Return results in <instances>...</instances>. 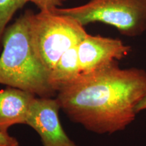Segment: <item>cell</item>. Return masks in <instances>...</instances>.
Returning <instances> with one entry per match:
<instances>
[{"mask_svg":"<svg viewBox=\"0 0 146 146\" xmlns=\"http://www.w3.org/2000/svg\"><path fill=\"white\" fill-rule=\"evenodd\" d=\"M60 108L75 123L98 134L123 131L135 119L146 95V71L120 68L118 62L81 74L57 93Z\"/></svg>","mask_w":146,"mask_h":146,"instance_id":"6da1fadb","label":"cell"},{"mask_svg":"<svg viewBox=\"0 0 146 146\" xmlns=\"http://www.w3.org/2000/svg\"><path fill=\"white\" fill-rule=\"evenodd\" d=\"M29 10L5 29L0 56V84L53 98L57 93L50 83V72L36 56L31 41Z\"/></svg>","mask_w":146,"mask_h":146,"instance_id":"7a4b0ae2","label":"cell"},{"mask_svg":"<svg viewBox=\"0 0 146 146\" xmlns=\"http://www.w3.org/2000/svg\"><path fill=\"white\" fill-rule=\"evenodd\" d=\"M29 13L33 47L50 74L62 56L79 44L88 33L75 20L54 10H41L35 14L29 10Z\"/></svg>","mask_w":146,"mask_h":146,"instance_id":"3957f363","label":"cell"},{"mask_svg":"<svg viewBox=\"0 0 146 146\" xmlns=\"http://www.w3.org/2000/svg\"><path fill=\"white\" fill-rule=\"evenodd\" d=\"M53 10L73 18L84 27L91 23H104L129 37L146 31V0H89L78 6Z\"/></svg>","mask_w":146,"mask_h":146,"instance_id":"277c9868","label":"cell"},{"mask_svg":"<svg viewBox=\"0 0 146 146\" xmlns=\"http://www.w3.org/2000/svg\"><path fill=\"white\" fill-rule=\"evenodd\" d=\"M131 47L116 38L87 34L78 45L81 74L106 68L129 54Z\"/></svg>","mask_w":146,"mask_h":146,"instance_id":"5b68a950","label":"cell"},{"mask_svg":"<svg viewBox=\"0 0 146 146\" xmlns=\"http://www.w3.org/2000/svg\"><path fill=\"white\" fill-rule=\"evenodd\" d=\"M60 109L56 98L36 96L29 108L26 125L37 132L43 146H78L62 127L58 114Z\"/></svg>","mask_w":146,"mask_h":146,"instance_id":"8992f818","label":"cell"},{"mask_svg":"<svg viewBox=\"0 0 146 146\" xmlns=\"http://www.w3.org/2000/svg\"><path fill=\"white\" fill-rule=\"evenodd\" d=\"M35 97L32 93L12 87L0 90V131L8 133L12 126L26 125L29 108Z\"/></svg>","mask_w":146,"mask_h":146,"instance_id":"52a82bcc","label":"cell"},{"mask_svg":"<svg viewBox=\"0 0 146 146\" xmlns=\"http://www.w3.org/2000/svg\"><path fill=\"white\" fill-rule=\"evenodd\" d=\"M81 75L78 56V45L67 50L60 58L50 74V83L58 93L75 81Z\"/></svg>","mask_w":146,"mask_h":146,"instance_id":"ba28073f","label":"cell"},{"mask_svg":"<svg viewBox=\"0 0 146 146\" xmlns=\"http://www.w3.org/2000/svg\"><path fill=\"white\" fill-rule=\"evenodd\" d=\"M27 3V0H0V50H2L3 35L9 23Z\"/></svg>","mask_w":146,"mask_h":146,"instance_id":"9c48e42d","label":"cell"},{"mask_svg":"<svg viewBox=\"0 0 146 146\" xmlns=\"http://www.w3.org/2000/svg\"><path fill=\"white\" fill-rule=\"evenodd\" d=\"M27 2H31L41 10H53L61 8L67 0H27Z\"/></svg>","mask_w":146,"mask_h":146,"instance_id":"30bf717a","label":"cell"},{"mask_svg":"<svg viewBox=\"0 0 146 146\" xmlns=\"http://www.w3.org/2000/svg\"><path fill=\"white\" fill-rule=\"evenodd\" d=\"M0 146H20L16 138L0 131Z\"/></svg>","mask_w":146,"mask_h":146,"instance_id":"8fae6325","label":"cell"},{"mask_svg":"<svg viewBox=\"0 0 146 146\" xmlns=\"http://www.w3.org/2000/svg\"><path fill=\"white\" fill-rule=\"evenodd\" d=\"M146 110V95L142 99V100L138 104L136 108V112L137 113L141 112V111L145 110Z\"/></svg>","mask_w":146,"mask_h":146,"instance_id":"7c38bea8","label":"cell"}]
</instances>
